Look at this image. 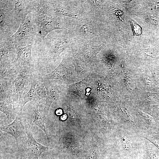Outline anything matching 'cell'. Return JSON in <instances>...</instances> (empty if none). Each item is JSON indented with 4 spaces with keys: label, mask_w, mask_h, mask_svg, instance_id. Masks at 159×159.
Returning a JSON list of instances; mask_svg holds the SVG:
<instances>
[{
    "label": "cell",
    "mask_w": 159,
    "mask_h": 159,
    "mask_svg": "<svg viewBox=\"0 0 159 159\" xmlns=\"http://www.w3.org/2000/svg\"><path fill=\"white\" fill-rule=\"evenodd\" d=\"M29 127L26 121L19 115L12 123L7 125H1L0 128L1 130L12 135L18 145L23 142L24 137L27 136L26 130Z\"/></svg>",
    "instance_id": "6da1fadb"
},
{
    "label": "cell",
    "mask_w": 159,
    "mask_h": 159,
    "mask_svg": "<svg viewBox=\"0 0 159 159\" xmlns=\"http://www.w3.org/2000/svg\"><path fill=\"white\" fill-rule=\"evenodd\" d=\"M35 29L28 18H26L24 23L21 24L18 30L9 38L18 47L20 45H26L28 41L32 40Z\"/></svg>",
    "instance_id": "7a4b0ae2"
},
{
    "label": "cell",
    "mask_w": 159,
    "mask_h": 159,
    "mask_svg": "<svg viewBox=\"0 0 159 159\" xmlns=\"http://www.w3.org/2000/svg\"><path fill=\"white\" fill-rule=\"evenodd\" d=\"M27 140L25 143V149L28 159H39L42 154L51 148L37 142L33 137L29 127L26 130ZM26 156V155H25Z\"/></svg>",
    "instance_id": "3957f363"
},
{
    "label": "cell",
    "mask_w": 159,
    "mask_h": 159,
    "mask_svg": "<svg viewBox=\"0 0 159 159\" xmlns=\"http://www.w3.org/2000/svg\"><path fill=\"white\" fill-rule=\"evenodd\" d=\"M37 24L38 35L43 38L52 31L61 29L55 19L46 16L39 17L37 20Z\"/></svg>",
    "instance_id": "277c9868"
},
{
    "label": "cell",
    "mask_w": 159,
    "mask_h": 159,
    "mask_svg": "<svg viewBox=\"0 0 159 159\" xmlns=\"http://www.w3.org/2000/svg\"><path fill=\"white\" fill-rule=\"evenodd\" d=\"M29 74L30 73L23 71L19 73L16 78L13 89V101L21 97L27 85Z\"/></svg>",
    "instance_id": "5b68a950"
},
{
    "label": "cell",
    "mask_w": 159,
    "mask_h": 159,
    "mask_svg": "<svg viewBox=\"0 0 159 159\" xmlns=\"http://www.w3.org/2000/svg\"><path fill=\"white\" fill-rule=\"evenodd\" d=\"M32 45H29L18 50L17 60L20 63L24 69L23 71L30 73L32 65L31 48Z\"/></svg>",
    "instance_id": "8992f818"
},
{
    "label": "cell",
    "mask_w": 159,
    "mask_h": 159,
    "mask_svg": "<svg viewBox=\"0 0 159 159\" xmlns=\"http://www.w3.org/2000/svg\"><path fill=\"white\" fill-rule=\"evenodd\" d=\"M13 101L10 98L0 100V111L4 113L9 119H12L15 115Z\"/></svg>",
    "instance_id": "52a82bcc"
},
{
    "label": "cell",
    "mask_w": 159,
    "mask_h": 159,
    "mask_svg": "<svg viewBox=\"0 0 159 159\" xmlns=\"http://www.w3.org/2000/svg\"><path fill=\"white\" fill-rule=\"evenodd\" d=\"M30 80L31 82L30 89L22 101L20 112L22 111L23 107L27 102L30 101L37 100L38 98H39L37 96L36 90L37 80L34 78H31Z\"/></svg>",
    "instance_id": "ba28073f"
},
{
    "label": "cell",
    "mask_w": 159,
    "mask_h": 159,
    "mask_svg": "<svg viewBox=\"0 0 159 159\" xmlns=\"http://www.w3.org/2000/svg\"><path fill=\"white\" fill-rule=\"evenodd\" d=\"M40 104V102L35 105L33 110L34 113L35 117L33 123L42 130L45 133L48 140L49 139L48 134L45 127L44 120L40 114L39 112L38 109L39 106Z\"/></svg>",
    "instance_id": "9c48e42d"
},
{
    "label": "cell",
    "mask_w": 159,
    "mask_h": 159,
    "mask_svg": "<svg viewBox=\"0 0 159 159\" xmlns=\"http://www.w3.org/2000/svg\"><path fill=\"white\" fill-rule=\"evenodd\" d=\"M47 97L46 99V104L44 109V114L45 117L48 114L50 106L57 95L56 89L53 87H50L46 89Z\"/></svg>",
    "instance_id": "30bf717a"
},
{
    "label": "cell",
    "mask_w": 159,
    "mask_h": 159,
    "mask_svg": "<svg viewBox=\"0 0 159 159\" xmlns=\"http://www.w3.org/2000/svg\"><path fill=\"white\" fill-rule=\"evenodd\" d=\"M67 45V42L65 39L58 40L53 46V53L55 55H57L66 48Z\"/></svg>",
    "instance_id": "8fae6325"
},
{
    "label": "cell",
    "mask_w": 159,
    "mask_h": 159,
    "mask_svg": "<svg viewBox=\"0 0 159 159\" xmlns=\"http://www.w3.org/2000/svg\"><path fill=\"white\" fill-rule=\"evenodd\" d=\"M36 90L37 95L39 98L46 100L47 97V92L44 84L42 82H37Z\"/></svg>",
    "instance_id": "7c38bea8"
},
{
    "label": "cell",
    "mask_w": 159,
    "mask_h": 159,
    "mask_svg": "<svg viewBox=\"0 0 159 159\" xmlns=\"http://www.w3.org/2000/svg\"><path fill=\"white\" fill-rule=\"evenodd\" d=\"M24 8V5L21 1H18L15 4V11L19 19L21 18L22 19L24 17L23 15H25V13H24L25 10Z\"/></svg>",
    "instance_id": "4fadbf2b"
},
{
    "label": "cell",
    "mask_w": 159,
    "mask_h": 159,
    "mask_svg": "<svg viewBox=\"0 0 159 159\" xmlns=\"http://www.w3.org/2000/svg\"><path fill=\"white\" fill-rule=\"evenodd\" d=\"M146 138L152 143L159 150V132H154L149 136L146 137Z\"/></svg>",
    "instance_id": "5bb4252c"
},
{
    "label": "cell",
    "mask_w": 159,
    "mask_h": 159,
    "mask_svg": "<svg viewBox=\"0 0 159 159\" xmlns=\"http://www.w3.org/2000/svg\"><path fill=\"white\" fill-rule=\"evenodd\" d=\"M121 141L124 149L126 151H130L131 148V145L128 138L125 137H122Z\"/></svg>",
    "instance_id": "9a60e30c"
},
{
    "label": "cell",
    "mask_w": 159,
    "mask_h": 159,
    "mask_svg": "<svg viewBox=\"0 0 159 159\" xmlns=\"http://www.w3.org/2000/svg\"><path fill=\"white\" fill-rule=\"evenodd\" d=\"M133 32L134 35H138L141 33V29L140 27L133 20H131Z\"/></svg>",
    "instance_id": "2e32d148"
},
{
    "label": "cell",
    "mask_w": 159,
    "mask_h": 159,
    "mask_svg": "<svg viewBox=\"0 0 159 159\" xmlns=\"http://www.w3.org/2000/svg\"><path fill=\"white\" fill-rule=\"evenodd\" d=\"M80 30L81 32L85 34H88L91 32V29L89 26L86 24L82 26Z\"/></svg>",
    "instance_id": "e0dca14e"
},
{
    "label": "cell",
    "mask_w": 159,
    "mask_h": 159,
    "mask_svg": "<svg viewBox=\"0 0 159 159\" xmlns=\"http://www.w3.org/2000/svg\"><path fill=\"white\" fill-rule=\"evenodd\" d=\"M56 114L58 115H61L62 114V110L60 109H57L56 111Z\"/></svg>",
    "instance_id": "ac0fdd59"
},
{
    "label": "cell",
    "mask_w": 159,
    "mask_h": 159,
    "mask_svg": "<svg viewBox=\"0 0 159 159\" xmlns=\"http://www.w3.org/2000/svg\"><path fill=\"white\" fill-rule=\"evenodd\" d=\"M67 116L66 114H64L60 117V119L62 120H64L67 118Z\"/></svg>",
    "instance_id": "d6986e66"
},
{
    "label": "cell",
    "mask_w": 159,
    "mask_h": 159,
    "mask_svg": "<svg viewBox=\"0 0 159 159\" xmlns=\"http://www.w3.org/2000/svg\"><path fill=\"white\" fill-rule=\"evenodd\" d=\"M27 157L25 155L23 156V158L22 159H26L27 158Z\"/></svg>",
    "instance_id": "ffe728a7"
},
{
    "label": "cell",
    "mask_w": 159,
    "mask_h": 159,
    "mask_svg": "<svg viewBox=\"0 0 159 159\" xmlns=\"http://www.w3.org/2000/svg\"><path fill=\"white\" fill-rule=\"evenodd\" d=\"M50 159V158H49V159ZM58 159L56 158V159Z\"/></svg>",
    "instance_id": "44dd1931"
}]
</instances>
